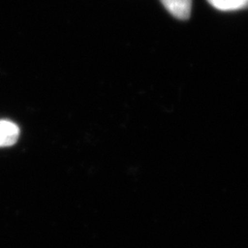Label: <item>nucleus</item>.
I'll return each mask as SVG.
<instances>
[{
  "label": "nucleus",
  "instance_id": "1",
  "mask_svg": "<svg viewBox=\"0 0 248 248\" xmlns=\"http://www.w3.org/2000/svg\"><path fill=\"white\" fill-rule=\"evenodd\" d=\"M166 10L179 20H187L191 14V0H160Z\"/></svg>",
  "mask_w": 248,
  "mask_h": 248
},
{
  "label": "nucleus",
  "instance_id": "2",
  "mask_svg": "<svg viewBox=\"0 0 248 248\" xmlns=\"http://www.w3.org/2000/svg\"><path fill=\"white\" fill-rule=\"evenodd\" d=\"M19 136L20 129L17 124L10 120H0V148L15 145Z\"/></svg>",
  "mask_w": 248,
  "mask_h": 248
},
{
  "label": "nucleus",
  "instance_id": "3",
  "mask_svg": "<svg viewBox=\"0 0 248 248\" xmlns=\"http://www.w3.org/2000/svg\"><path fill=\"white\" fill-rule=\"evenodd\" d=\"M214 9L221 12H235L248 9V0H207Z\"/></svg>",
  "mask_w": 248,
  "mask_h": 248
}]
</instances>
